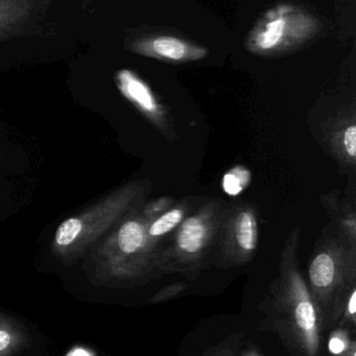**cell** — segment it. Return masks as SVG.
Wrapping results in <instances>:
<instances>
[{
  "mask_svg": "<svg viewBox=\"0 0 356 356\" xmlns=\"http://www.w3.org/2000/svg\"><path fill=\"white\" fill-rule=\"evenodd\" d=\"M192 204L188 201L176 202L169 211L150 222L148 225V234L150 238L164 242V238L177 229L178 226L192 213Z\"/></svg>",
  "mask_w": 356,
  "mask_h": 356,
  "instance_id": "8fae6325",
  "label": "cell"
},
{
  "mask_svg": "<svg viewBox=\"0 0 356 356\" xmlns=\"http://www.w3.org/2000/svg\"><path fill=\"white\" fill-rule=\"evenodd\" d=\"M307 286L325 330L336 327L343 305L356 286V244L336 227H326L309 259Z\"/></svg>",
  "mask_w": 356,
  "mask_h": 356,
  "instance_id": "7a4b0ae2",
  "label": "cell"
},
{
  "mask_svg": "<svg viewBox=\"0 0 356 356\" xmlns=\"http://www.w3.org/2000/svg\"><path fill=\"white\" fill-rule=\"evenodd\" d=\"M258 211L251 203L225 207L217 232L215 247L217 265L238 267L250 263L258 248Z\"/></svg>",
  "mask_w": 356,
  "mask_h": 356,
  "instance_id": "5b68a950",
  "label": "cell"
},
{
  "mask_svg": "<svg viewBox=\"0 0 356 356\" xmlns=\"http://www.w3.org/2000/svg\"><path fill=\"white\" fill-rule=\"evenodd\" d=\"M284 26V23L281 20L274 21V22L270 23L267 31H265L263 37H261V47L265 48V49H270V48L274 47L279 42L280 38H281Z\"/></svg>",
  "mask_w": 356,
  "mask_h": 356,
  "instance_id": "ac0fdd59",
  "label": "cell"
},
{
  "mask_svg": "<svg viewBox=\"0 0 356 356\" xmlns=\"http://www.w3.org/2000/svg\"><path fill=\"white\" fill-rule=\"evenodd\" d=\"M208 356H261L259 351L255 347L250 346V345H245L244 347L240 349L232 348V347H224L223 349L213 351L210 355Z\"/></svg>",
  "mask_w": 356,
  "mask_h": 356,
  "instance_id": "ffe728a7",
  "label": "cell"
},
{
  "mask_svg": "<svg viewBox=\"0 0 356 356\" xmlns=\"http://www.w3.org/2000/svg\"><path fill=\"white\" fill-rule=\"evenodd\" d=\"M356 286L351 289L343 305L342 317L339 326L355 332L356 326ZM338 327V326H336Z\"/></svg>",
  "mask_w": 356,
  "mask_h": 356,
  "instance_id": "2e32d148",
  "label": "cell"
},
{
  "mask_svg": "<svg viewBox=\"0 0 356 356\" xmlns=\"http://www.w3.org/2000/svg\"><path fill=\"white\" fill-rule=\"evenodd\" d=\"M153 220L141 211L119 227L115 244L118 253L116 272L121 277L141 280L167 274L164 242L148 234V225Z\"/></svg>",
  "mask_w": 356,
  "mask_h": 356,
  "instance_id": "277c9868",
  "label": "cell"
},
{
  "mask_svg": "<svg viewBox=\"0 0 356 356\" xmlns=\"http://www.w3.org/2000/svg\"><path fill=\"white\" fill-rule=\"evenodd\" d=\"M54 0H0V45L42 35Z\"/></svg>",
  "mask_w": 356,
  "mask_h": 356,
  "instance_id": "8992f818",
  "label": "cell"
},
{
  "mask_svg": "<svg viewBox=\"0 0 356 356\" xmlns=\"http://www.w3.org/2000/svg\"><path fill=\"white\" fill-rule=\"evenodd\" d=\"M353 330L346 327L332 328L327 340V350L332 356H356V342Z\"/></svg>",
  "mask_w": 356,
  "mask_h": 356,
  "instance_id": "4fadbf2b",
  "label": "cell"
},
{
  "mask_svg": "<svg viewBox=\"0 0 356 356\" xmlns=\"http://www.w3.org/2000/svg\"><path fill=\"white\" fill-rule=\"evenodd\" d=\"M177 201L175 199L171 198L169 196H162L160 198L156 199V200L152 201V202L148 203L146 207H144L142 211L146 213L148 217L152 219H156L159 216L164 213L165 211H169L171 207L176 204Z\"/></svg>",
  "mask_w": 356,
  "mask_h": 356,
  "instance_id": "e0dca14e",
  "label": "cell"
},
{
  "mask_svg": "<svg viewBox=\"0 0 356 356\" xmlns=\"http://www.w3.org/2000/svg\"><path fill=\"white\" fill-rule=\"evenodd\" d=\"M252 175L242 165L232 167L222 178V188L228 196L236 197L250 186Z\"/></svg>",
  "mask_w": 356,
  "mask_h": 356,
  "instance_id": "5bb4252c",
  "label": "cell"
},
{
  "mask_svg": "<svg viewBox=\"0 0 356 356\" xmlns=\"http://www.w3.org/2000/svg\"><path fill=\"white\" fill-rule=\"evenodd\" d=\"M226 207L219 199H208L178 226L171 243L165 245L167 273H181L190 280L200 274L215 249Z\"/></svg>",
  "mask_w": 356,
  "mask_h": 356,
  "instance_id": "3957f363",
  "label": "cell"
},
{
  "mask_svg": "<svg viewBox=\"0 0 356 356\" xmlns=\"http://www.w3.org/2000/svg\"><path fill=\"white\" fill-rule=\"evenodd\" d=\"M26 342V334L18 323L0 315V356L16 353Z\"/></svg>",
  "mask_w": 356,
  "mask_h": 356,
  "instance_id": "7c38bea8",
  "label": "cell"
},
{
  "mask_svg": "<svg viewBox=\"0 0 356 356\" xmlns=\"http://www.w3.org/2000/svg\"><path fill=\"white\" fill-rule=\"evenodd\" d=\"M322 204L334 222L332 226L345 234L351 243L356 244V215L353 203L332 193L322 196Z\"/></svg>",
  "mask_w": 356,
  "mask_h": 356,
  "instance_id": "9c48e42d",
  "label": "cell"
},
{
  "mask_svg": "<svg viewBox=\"0 0 356 356\" xmlns=\"http://www.w3.org/2000/svg\"><path fill=\"white\" fill-rule=\"evenodd\" d=\"M300 228L286 238L279 272L271 290L272 320L286 346L297 356H319L326 332L319 309L298 265Z\"/></svg>",
  "mask_w": 356,
  "mask_h": 356,
  "instance_id": "6da1fadb",
  "label": "cell"
},
{
  "mask_svg": "<svg viewBox=\"0 0 356 356\" xmlns=\"http://www.w3.org/2000/svg\"><path fill=\"white\" fill-rule=\"evenodd\" d=\"M119 86L125 97L129 98L146 118L169 140L177 136L167 108L157 100L144 81L125 71L119 74Z\"/></svg>",
  "mask_w": 356,
  "mask_h": 356,
  "instance_id": "ba28073f",
  "label": "cell"
},
{
  "mask_svg": "<svg viewBox=\"0 0 356 356\" xmlns=\"http://www.w3.org/2000/svg\"><path fill=\"white\" fill-rule=\"evenodd\" d=\"M187 289V284L183 282H176V284H169L165 288L161 289L157 294L150 299V303H161L165 301L171 300L179 296L180 294L184 292Z\"/></svg>",
  "mask_w": 356,
  "mask_h": 356,
  "instance_id": "d6986e66",
  "label": "cell"
},
{
  "mask_svg": "<svg viewBox=\"0 0 356 356\" xmlns=\"http://www.w3.org/2000/svg\"><path fill=\"white\" fill-rule=\"evenodd\" d=\"M82 228H83L82 222L79 219H75V218H70V219L63 222L56 230V244L63 247L72 244L77 240L79 234H81Z\"/></svg>",
  "mask_w": 356,
  "mask_h": 356,
  "instance_id": "9a60e30c",
  "label": "cell"
},
{
  "mask_svg": "<svg viewBox=\"0 0 356 356\" xmlns=\"http://www.w3.org/2000/svg\"><path fill=\"white\" fill-rule=\"evenodd\" d=\"M133 49L141 54H154L158 58L176 60V62L187 60L192 56L185 43L171 37L157 38L150 44L136 41L134 43Z\"/></svg>",
  "mask_w": 356,
  "mask_h": 356,
  "instance_id": "30bf717a",
  "label": "cell"
},
{
  "mask_svg": "<svg viewBox=\"0 0 356 356\" xmlns=\"http://www.w3.org/2000/svg\"><path fill=\"white\" fill-rule=\"evenodd\" d=\"M66 356H95L92 351L88 350V349L83 348V347H75V348L71 349Z\"/></svg>",
  "mask_w": 356,
  "mask_h": 356,
  "instance_id": "44dd1931",
  "label": "cell"
},
{
  "mask_svg": "<svg viewBox=\"0 0 356 356\" xmlns=\"http://www.w3.org/2000/svg\"><path fill=\"white\" fill-rule=\"evenodd\" d=\"M322 143L345 173H355L356 164L355 108H342L321 129Z\"/></svg>",
  "mask_w": 356,
  "mask_h": 356,
  "instance_id": "52a82bcc",
  "label": "cell"
}]
</instances>
